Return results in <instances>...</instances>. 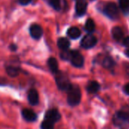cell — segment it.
Listing matches in <instances>:
<instances>
[{"label":"cell","mask_w":129,"mask_h":129,"mask_svg":"<svg viewBox=\"0 0 129 129\" xmlns=\"http://www.w3.org/2000/svg\"><path fill=\"white\" fill-rule=\"evenodd\" d=\"M62 116L57 108L48 109L40 124V129H54L55 125L61 120Z\"/></svg>","instance_id":"obj_1"},{"label":"cell","mask_w":129,"mask_h":129,"mask_svg":"<svg viewBox=\"0 0 129 129\" xmlns=\"http://www.w3.org/2000/svg\"><path fill=\"white\" fill-rule=\"evenodd\" d=\"M67 101L69 106L71 107H75L78 106L82 99V93L79 87L76 84H72L68 89Z\"/></svg>","instance_id":"obj_2"},{"label":"cell","mask_w":129,"mask_h":129,"mask_svg":"<svg viewBox=\"0 0 129 129\" xmlns=\"http://www.w3.org/2000/svg\"><path fill=\"white\" fill-rule=\"evenodd\" d=\"M113 122L119 129H129V113L123 110L116 112L113 118Z\"/></svg>","instance_id":"obj_3"},{"label":"cell","mask_w":129,"mask_h":129,"mask_svg":"<svg viewBox=\"0 0 129 129\" xmlns=\"http://www.w3.org/2000/svg\"><path fill=\"white\" fill-rule=\"evenodd\" d=\"M54 75H55V81L58 89L62 91H67L68 89L72 85L70 84V81L67 75L63 73L62 71H57Z\"/></svg>","instance_id":"obj_4"},{"label":"cell","mask_w":129,"mask_h":129,"mask_svg":"<svg viewBox=\"0 0 129 129\" xmlns=\"http://www.w3.org/2000/svg\"><path fill=\"white\" fill-rule=\"evenodd\" d=\"M21 116L23 119L29 123H33L37 121L38 115L32 109L24 108L21 110Z\"/></svg>","instance_id":"obj_5"},{"label":"cell","mask_w":129,"mask_h":129,"mask_svg":"<svg viewBox=\"0 0 129 129\" xmlns=\"http://www.w3.org/2000/svg\"><path fill=\"white\" fill-rule=\"evenodd\" d=\"M105 14L111 19H116L119 17V8L113 2H110L104 7Z\"/></svg>","instance_id":"obj_6"},{"label":"cell","mask_w":129,"mask_h":129,"mask_svg":"<svg viewBox=\"0 0 129 129\" xmlns=\"http://www.w3.org/2000/svg\"><path fill=\"white\" fill-rule=\"evenodd\" d=\"M97 43V39L94 36L88 34L85 36L82 41H81V46L85 49H90L94 46Z\"/></svg>","instance_id":"obj_7"},{"label":"cell","mask_w":129,"mask_h":129,"mask_svg":"<svg viewBox=\"0 0 129 129\" xmlns=\"http://www.w3.org/2000/svg\"><path fill=\"white\" fill-rule=\"evenodd\" d=\"M70 60H71V63L73 64V65L77 68H81L84 64L83 56L77 51H71Z\"/></svg>","instance_id":"obj_8"},{"label":"cell","mask_w":129,"mask_h":129,"mask_svg":"<svg viewBox=\"0 0 129 129\" xmlns=\"http://www.w3.org/2000/svg\"><path fill=\"white\" fill-rule=\"evenodd\" d=\"M27 100H28L29 105L32 106H36L39 105V95L38 91L34 88L30 89L27 94Z\"/></svg>","instance_id":"obj_9"},{"label":"cell","mask_w":129,"mask_h":129,"mask_svg":"<svg viewBox=\"0 0 129 129\" xmlns=\"http://www.w3.org/2000/svg\"><path fill=\"white\" fill-rule=\"evenodd\" d=\"M29 33L33 39H40L43 34V30L39 24H33L29 28Z\"/></svg>","instance_id":"obj_10"},{"label":"cell","mask_w":129,"mask_h":129,"mask_svg":"<svg viewBox=\"0 0 129 129\" xmlns=\"http://www.w3.org/2000/svg\"><path fill=\"white\" fill-rule=\"evenodd\" d=\"M87 10V2L85 0H78L76 5V11L79 16L85 14Z\"/></svg>","instance_id":"obj_11"},{"label":"cell","mask_w":129,"mask_h":129,"mask_svg":"<svg viewBox=\"0 0 129 129\" xmlns=\"http://www.w3.org/2000/svg\"><path fill=\"white\" fill-rule=\"evenodd\" d=\"M100 88H101V86H100L99 83L98 81H92L88 83L86 89L89 94H96L100 90Z\"/></svg>","instance_id":"obj_12"},{"label":"cell","mask_w":129,"mask_h":129,"mask_svg":"<svg viewBox=\"0 0 129 129\" xmlns=\"http://www.w3.org/2000/svg\"><path fill=\"white\" fill-rule=\"evenodd\" d=\"M112 35H113V38L116 40L119 41V40H121L123 38L124 33H123V31H122V30L121 27H115L112 30Z\"/></svg>","instance_id":"obj_13"},{"label":"cell","mask_w":129,"mask_h":129,"mask_svg":"<svg viewBox=\"0 0 129 129\" xmlns=\"http://www.w3.org/2000/svg\"><path fill=\"white\" fill-rule=\"evenodd\" d=\"M67 35L72 39H77L81 35V31L78 27H73L70 28L67 31Z\"/></svg>","instance_id":"obj_14"},{"label":"cell","mask_w":129,"mask_h":129,"mask_svg":"<svg viewBox=\"0 0 129 129\" xmlns=\"http://www.w3.org/2000/svg\"><path fill=\"white\" fill-rule=\"evenodd\" d=\"M57 46H58V47L60 49L66 50V49H67L70 47V41L67 38H65V37H60L57 40Z\"/></svg>","instance_id":"obj_15"},{"label":"cell","mask_w":129,"mask_h":129,"mask_svg":"<svg viewBox=\"0 0 129 129\" xmlns=\"http://www.w3.org/2000/svg\"><path fill=\"white\" fill-rule=\"evenodd\" d=\"M48 67H49L50 70L54 74H55L58 71V64H57V61L56 59L52 58V57L50 58L48 60Z\"/></svg>","instance_id":"obj_16"},{"label":"cell","mask_w":129,"mask_h":129,"mask_svg":"<svg viewBox=\"0 0 129 129\" xmlns=\"http://www.w3.org/2000/svg\"><path fill=\"white\" fill-rule=\"evenodd\" d=\"M114 65H115L114 60L110 56L104 58V59L103 60V66L106 68H111L114 66Z\"/></svg>","instance_id":"obj_17"},{"label":"cell","mask_w":129,"mask_h":129,"mask_svg":"<svg viewBox=\"0 0 129 129\" xmlns=\"http://www.w3.org/2000/svg\"><path fill=\"white\" fill-rule=\"evenodd\" d=\"M85 29L86 31L91 33L95 29V24L94 22L92 19H88L87 21L85 22Z\"/></svg>","instance_id":"obj_18"},{"label":"cell","mask_w":129,"mask_h":129,"mask_svg":"<svg viewBox=\"0 0 129 129\" xmlns=\"http://www.w3.org/2000/svg\"><path fill=\"white\" fill-rule=\"evenodd\" d=\"M7 72H8V75H10L11 77H16V76H17L19 71L17 68L9 66L7 68Z\"/></svg>","instance_id":"obj_19"},{"label":"cell","mask_w":129,"mask_h":129,"mask_svg":"<svg viewBox=\"0 0 129 129\" xmlns=\"http://www.w3.org/2000/svg\"><path fill=\"white\" fill-rule=\"evenodd\" d=\"M49 4L55 9V10H60L61 8V0H48Z\"/></svg>","instance_id":"obj_20"},{"label":"cell","mask_w":129,"mask_h":129,"mask_svg":"<svg viewBox=\"0 0 129 129\" xmlns=\"http://www.w3.org/2000/svg\"><path fill=\"white\" fill-rule=\"evenodd\" d=\"M119 5L121 8L124 11H129V0H119Z\"/></svg>","instance_id":"obj_21"},{"label":"cell","mask_w":129,"mask_h":129,"mask_svg":"<svg viewBox=\"0 0 129 129\" xmlns=\"http://www.w3.org/2000/svg\"><path fill=\"white\" fill-rule=\"evenodd\" d=\"M63 52L60 54V56L63 59H65V60H67V59H70V57H71V52H69L67 51V49L66 50H63Z\"/></svg>","instance_id":"obj_22"},{"label":"cell","mask_w":129,"mask_h":129,"mask_svg":"<svg viewBox=\"0 0 129 129\" xmlns=\"http://www.w3.org/2000/svg\"><path fill=\"white\" fill-rule=\"evenodd\" d=\"M18 1L21 5H28L29 3H30L32 2V0H18Z\"/></svg>","instance_id":"obj_23"},{"label":"cell","mask_w":129,"mask_h":129,"mask_svg":"<svg viewBox=\"0 0 129 129\" xmlns=\"http://www.w3.org/2000/svg\"><path fill=\"white\" fill-rule=\"evenodd\" d=\"M123 44L126 46V47H128L129 48V36L126 37L124 41H123Z\"/></svg>","instance_id":"obj_24"},{"label":"cell","mask_w":129,"mask_h":129,"mask_svg":"<svg viewBox=\"0 0 129 129\" xmlns=\"http://www.w3.org/2000/svg\"><path fill=\"white\" fill-rule=\"evenodd\" d=\"M124 91H125V93L126 94L129 95V83H128V84L125 86V87H124Z\"/></svg>","instance_id":"obj_25"},{"label":"cell","mask_w":129,"mask_h":129,"mask_svg":"<svg viewBox=\"0 0 129 129\" xmlns=\"http://www.w3.org/2000/svg\"><path fill=\"white\" fill-rule=\"evenodd\" d=\"M125 71H126L127 75L129 76V64L125 66Z\"/></svg>","instance_id":"obj_26"},{"label":"cell","mask_w":129,"mask_h":129,"mask_svg":"<svg viewBox=\"0 0 129 129\" xmlns=\"http://www.w3.org/2000/svg\"><path fill=\"white\" fill-rule=\"evenodd\" d=\"M126 55H127V56H128V57H129V49L127 50V51H126Z\"/></svg>","instance_id":"obj_27"}]
</instances>
